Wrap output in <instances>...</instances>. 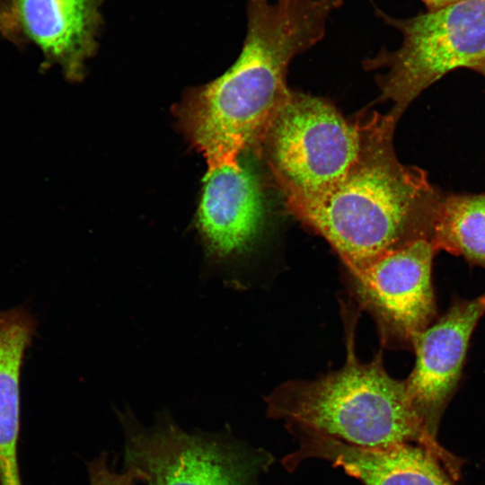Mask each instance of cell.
<instances>
[{"mask_svg":"<svg viewBox=\"0 0 485 485\" xmlns=\"http://www.w3.org/2000/svg\"><path fill=\"white\" fill-rule=\"evenodd\" d=\"M459 1L461 0H421L427 7V12H435Z\"/></svg>","mask_w":485,"mask_h":485,"instance_id":"5bb4252c","label":"cell"},{"mask_svg":"<svg viewBox=\"0 0 485 485\" xmlns=\"http://www.w3.org/2000/svg\"><path fill=\"white\" fill-rule=\"evenodd\" d=\"M359 133L329 101L291 91L270 122L257 156L278 190L321 192L356 160Z\"/></svg>","mask_w":485,"mask_h":485,"instance_id":"8992f818","label":"cell"},{"mask_svg":"<svg viewBox=\"0 0 485 485\" xmlns=\"http://www.w3.org/2000/svg\"><path fill=\"white\" fill-rule=\"evenodd\" d=\"M346 361L341 368L313 380L278 385L265 401L271 419L308 428L342 442L369 448L399 444L421 445L435 454L450 476H460L462 462L428 431L405 382L385 370L382 352L361 362L355 349L357 312L343 304Z\"/></svg>","mask_w":485,"mask_h":485,"instance_id":"3957f363","label":"cell"},{"mask_svg":"<svg viewBox=\"0 0 485 485\" xmlns=\"http://www.w3.org/2000/svg\"><path fill=\"white\" fill-rule=\"evenodd\" d=\"M261 184L241 157L208 166L198 209V228L207 254L225 259L247 250L262 228Z\"/></svg>","mask_w":485,"mask_h":485,"instance_id":"30bf717a","label":"cell"},{"mask_svg":"<svg viewBox=\"0 0 485 485\" xmlns=\"http://www.w3.org/2000/svg\"><path fill=\"white\" fill-rule=\"evenodd\" d=\"M379 16L403 37L392 52L382 50L363 62L368 70L386 68L376 76V101H392L390 113L400 119L428 87L458 68L472 69L485 59V0H461L447 7L395 19Z\"/></svg>","mask_w":485,"mask_h":485,"instance_id":"5b68a950","label":"cell"},{"mask_svg":"<svg viewBox=\"0 0 485 485\" xmlns=\"http://www.w3.org/2000/svg\"><path fill=\"white\" fill-rule=\"evenodd\" d=\"M299 453L304 460H326L364 485H454L438 458L415 444L361 447L308 431Z\"/></svg>","mask_w":485,"mask_h":485,"instance_id":"8fae6325","label":"cell"},{"mask_svg":"<svg viewBox=\"0 0 485 485\" xmlns=\"http://www.w3.org/2000/svg\"><path fill=\"white\" fill-rule=\"evenodd\" d=\"M341 0H247L242 49L221 76L187 101L181 118L207 166L256 155L274 116L288 97L292 59L319 42Z\"/></svg>","mask_w":485,"mask_h":485,"instance_id":"7a4b0ae2","label":"cell"},{"mask_svg":"<svg viewBox=\"0 0 485 485\" xmlns=\"http://www.w3.org/2000/svg\"><path fill=\"white\" fill-rule=\"evenodd\" d=\"M485 313V293L457 299L413 340L415 366L405 382L428 431L436 438L439 423L461 378L472 334Z\"/></svg>","mask_w":485,"mask_h":485,"instance_id":"9c48e42d","label":"cell"},{"mask_svg":"<svg viewBox=\"0 0 485 485\" xmlns=\"http://www.w3.org/2000/svg\"><path fill=\"white\" fill-rule=\"evenodd\" d=\"M430 242L436 251L462 256L485 269V193L444 197Z\"/></svg>","mask_w":485,"mask_h":485,"instance_id":"7c38bea8","label":"cell"},{"mask_svg":"<svg viewBox=\"0 0 485 485\" xmlns=\"http://www.w3.org/2000/svg\"><path fill=\"white\" fill-rule=\"evenodd\" d=\"M472 70L478 72L485 76V59L476 65Z\"/></svg>","mask_w":485,"mask_h":485,"instance_id":"9a60e30c","label":"cell"},{"mask_svg":"<svg viewBox=\"0 0 485 485\" xmlns=\"http://www.w3.org/2000/svg\"><path fill=\"white\" fill-rule=\"evenodd\" d=\"M86 467L89 485H136L140 481L139 474L133 469L117 472L105 451L86 462Z\"/></svg>","mask_w":485,"mask_h":485,"instance_id":"4fadbf2b","label":"cell"},{"mask_svg":"<svg viewBox=\"0 0 485 485\" xmlns=\"http://www.w3.org/2000/svg\"><path fill=\"white\" fill-rule=\"evenodd\" d=\"M124 436V468L147 485H260L273 456L226 431H188L168 412L150 426L130 409L117 411Z\"/></svg>","mask_w":485,"mask_h":485,"instance_id":"277c9868","label":"cell"},{"mask_svg":"<svg viewBox=\"0 0 485 485\" xmlns=\"http://www.w3.org/2000/svg\"><path fill=\"white\" fill-rule=\"evenodd\" d=\"M103 0H0V36L32 43L73 78L97 47Z\"/></svg>","mask_w":485,"mask_h":485,"instance_id":"ba28073f","label":"cell"},{"mask_svg":"<svg viewBox=\"0 0 485 485\" xmlns=\"http://www.w3.org/2000/svg\"><path fill=\"white\" fill-rule=\"evenodd\" d=\"M436 251L429 240H419L350 274L357 299L375 319L384 346L412 348L416 336L436 320Z\"/></svg>","mask_w":485,"mask_h":485,"instance_id":"52a82bcc","label":"cell"},{"mask_svg":"<svg viewBox=\"0 0 485 485\" xmlns=\"http://www.w3.org/2000/svg\"><path fill=\"white\" fill-rule=\"evenodd\" d=\"M354 120L359 150L340 181L314 194L279 190L287 210L323 237L350 274L389 251L430 241L444 198L424 170L397 158L398 119L365 110Z\"/></svg>","mask_w":485,"mask_h":485,"instance_id":"6da1fadb","label":"cell"}]
</instances>
